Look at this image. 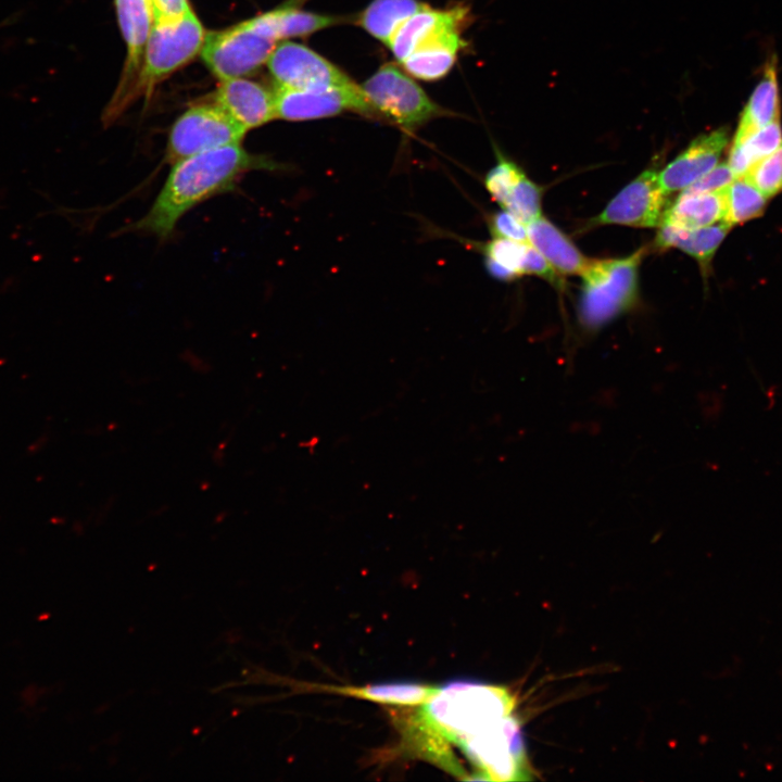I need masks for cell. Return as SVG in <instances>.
Masks as SVG:
<instances>
[{
  "mask_svg": "<svg viewBox=\"0 0 782 782\" xmlns=\"http://www.w3.org/2000/svg\"><path fill=\"white\" fill-rule=\"evenodd\" d=\"M287 166L254 154L241 143L227 144L180 160L172 169L149 211L128 231L168 239L190 210L215 195L234 191L253 171L278 172Z\"/></svg>",
  "mask_w": 782,
  "mask_h": 782,
  "instance_id": "cell-1",
  "label": "cell"
},
{
  "mask_svg": "<svg viewBox=\"0 0 782 782\" xmlns=\"http://www.w3.org/2000/svg\"><path fill=\"white\" fill-rule=\"evenodd\" d=\"M413 720V739L426 757L455 773L459 765L450 745L464 741L513 715L515 699L502 686L453 681L436 688Z\"/></svg>",
  "mask_w": 782,
  "mask_h": 782,
  "instance_id": "cell-2",
  "label": "cell"
},
{
  "mask_svg": "<svg viewBox=\"0 0 782 782\" xmlns=\"http://www.w3.org/2000/svg\"><path fill=\"white\" fill-rule=\"evenodd\" d=\"M646 252L642 247L625 257L589 261L578 302V319L585 332L600 330L634 305Z\"/></svg>",
  "mask_w": 782,
  "mask_h": 782,
  "instance_id": "cell-3",
  "label": "cell"
},
{
  "mask_svg": "<svg viewBox=\"0 0 782 782\" xmlns=\"http://www.w3.org/2000/svg\"><path fill=\"white\" fill-rule=\"evenodd\" d=\"M361 88L377 117L407 131L445 114L406 71L393 63L381 65Z\"/></svg>",
  "mask_w": 782,
  "mask_h": 782,
  "instance_id": "cell-4",
  "label": "cell"
},
{
  "mask_svg": "<svg viewBox=\"0 0 782 782\" xmlns=\"http://www.w3.org/2000/svg\"><path fill=\"white\" fill-rule=\"evenodd\" d=\"M205 34L191 9L175 21H153L136 89L148 93L156 83L192 60L200 53Z\"/></svg>",
  "mask_w": 782,
  "mask_h": 782,
  "instance_id": "cell-5",
  "label": "cell"
},
{
  "mask_svg": "<svg viewBox=\"0 0 782 782\" xmlns=\"http://www.w3.org/2000/svg\"><path fill=\"white\" fill-rule=\"evenodd\" d=\"M276 42L253 17L223 30L206 33L200 53L210 71L224 80L257 71L267 63Z\"/></svg>",
  "mask_w": 782,
  "mask_h": 782,
  "instance_id": "cell-6",
  "label": "cell"
},
{
  "mask_svg": "<svg viewBox=\"0 0 782 782\" xmlns=\"http://www.w3.org/2000/svg\"><path fill=\"white\" fill-rule=\"evenodd\" d=\"M478 769V780L521 781L531 778L519 721L508 716L458 745Z\"/></svg>",
  "mask_w": 782,
  "mask_h": 782,
  "instance_id": "cell-7",
  "label": "cell"
},
{
  "mask_svg": "<svg viewBox=\"0 0 782 782\" xmlns=\"http://www.w3.org/2000/svg\"><path fill=\"white\" fill-rule=\"evenodd\" d=\"M247 131L217 103L193 105L173 124L165 161L174 164L204 151L241 143Z\"/></svg>",
  "mask_w": 782,
  "mask_h": 782,
  "instance_id": "cell-8",
  "label": "cell"
},
{
  "mask_svg": "<svg viewBox=\"0 0 782 782\" xmlns=\"http://www.w3.org/2000/svg\"><path fill=\"white\" fill-rule=\"evenodd\" d=\"M266 64L276 86L283 88L327 90L356 85L324 56L306 46L291 41L276 46Z\"/></svg>",
  "mask_w": 782,
  "mask_h": 782,
  "instance_id": "cell-9",
  "label": "cell"
},
{
  "mask_svg": "<svg viewBox=\"0 0 782 782\" xmlns=\"http://www.w3.org/2000/svg\"><path fill=\"white\" fill-rule=\"evenodd\" d=\"M658 165L642 172L622 188L605 209L588 225H622L630 227L660 226L668 206L667 193L658 184Z\"/></svg>",
  "mask_w": 782,
  "mask_h": 782,
  "instance_id": "cell-10",
  "label": "cell"
},
{
  "mask_svg": "<svg viewBox=\"0 0 782 782\" xmlns=\"http://www.w3.org/2000/svg\"><path fill=\"white\" fill-rule=\"evenodd\" d=\"M276 118L289 122L318 119L354 111L377 117L361 86L327 90H301L276 86Z\"/></svg>",
  "mask_w": 782,
  "mask_h": 782,
  "instance_id": "cell-11",
  "label": "cell"
},
{
  "mask_svg": "<svg viewBox=\"0 0 782 782\" xmlns=\"http://www.w3.org/2000/svg\"><path fill=\"white\" fill-rule=\"evenodd\" d=\"M728 130L718 128L696 137L688 148L658 173L665 193L689 187L717 166L728 144Z\"/></svg>",
  "mask_w": 782,
  "mask_h": 782,
  "instance_id": "cell-12",
  "label": "cell"
},
{
  "mask_svg": "<svg viewBox=\"0 0 782 782\" xmlns=\"http://www.w3.org/2000/svg\"><path fill=\"white\" fill-rule=\"evenodd\" d=\"M119 27L127 46V59L119 96L114 100L111 113L112 118L118 114L125 103L127 91L134 87V79H138L144 48L153 24V14L150 0H115Z\"/></svg>",
  "mask_w": 782,
  "mask_h": 782,
  "instance_id": "cell-13",
  "label": "cell"
},
{
  "mask_svg": "<svg viewBox=\"0 0 782 782\" xmlns=\"http://www.w3.org/2000/svg\"><path fill=\"white\" fill-rule=\"evenodd\" d=\"M468 18L454 21L437 30L401 63L413 77L438 80L453 67L458 52L467 45L462 29Z\"/></svg>",
  "mask_w": 782,
  "mask_h": 782,
  "instance_id": "cell-14",
  "label": "cell"
},
{
  "mask_svg": "<svg viewBox=\"0 0 782 782\" xmlns=\"http://www.w3.org/2000/svg\"><path fill=\"white\" fill-rule=\"evenodd\" d=\"M215 103L247 130L276 118L274 92L243 77L220 80Z\"/></svg>",
  "mask_w": 782,
  "mask_h": 782,
  "instance_id": "cell-15",
  "label": "cell"
},
{
  "mask_svg": "<svg viewBox=\"0 0 782 782\" xmlns=\"http://www.w3.org/2000/svg\"><path fill=\"white\" fill-rule=\"evenodd\" d=\"M527 230L529 243L558 274L581 276L590 260L555 225L541 215L527 225Z\"/></svg>",
  "mask_w": 782,
  "mask_h": 782,
  "instance_id": "cell-16",
  "label": "cell"
},
{
  "mask_svg": "<svg viewBox=\"0 0 782 782\" xmlns=\"http://www.w3.org/2000/svg\"><path fill=\"white\" fill-rule=\"evenodd\" d=\"M730 228L731 226L726 222L698 228L660 225L655 245L658 249L677 248L695 258L703 272H707Z\"/></svg>",
  "mask_w": 782,
  "mask_h": 782,
  "instance_id": "cell-17",
  "label": "cell"
},
{
  "mask_svg": "<svg viewBox=\"0 0 782 782\" xmlns=\"http://www.w3.org/2000/svg\"><path fill=\"white\" fill-rule=\"evenodd\" d=\"M468 13V8L463 5L439 10L426 4L400 26L388 46L401 63L437 30L454 21L467 18Z\"/></svg>",
  "mask_w": 782,
  "mask_h": 782,
  "instance_id": "cell-18",
  "label": "cell"
},
{
  "mask_svg": "<svg viewBox=\"0 0 782 782\" xmlns=\"http://www.w3.org/2000/svg\"><path fill=\"white\" fill-rule=\"evenodd\" d=\"M777 62L770 60L739 121L733 141H741L756 130L780 119V96Z\"/></svg>",
  "mask_w": 782,
  "mask_h": 782,
  "instance_id": "cell-19",
  "label": "cell"
},
{
  "mask_svg": "<svg viewBox=\"0 0 782 782\" xmlns=\"http://www.w3.org/2000/svg\"><path fill=\"white\" fill-rule=\"evenodd\" d=\"M726 214L724 189L718 192L682 194L668 204L661 225L698 228L723 222Z\"/></svg>",
  "mask_w": 782,
  "mask_h": 782,
  "instance_id": "cell-20",
  "label": "cell"
},
{
  "mask_svg": "<svg viewBox=\"0 0 782 782\" xmlns=\"http://www.w3.org/2000/svg\"><path fill=\"white\" fill-rule=\"evenodd\" d=\"M257 24L276 40L302 37L345 22L344 17L318 14L285 7L254 17Z\"/></svg>",
  "mask_w": 782,
  "mask_h": 782,
  "instance_id": "cell-21",
  "label": "cell"
},
{
  "mask_svg": "<svg viewBox=\"0 0 782 782\" xmlns=\"http://www.w3.org/2000/svg\"><path fill=\"white\" fill-rule=\"evenodd\" d=\"M425 5L418 0H373L357 23L374 38L389 45L400 26Z\"/></svg>",
  "mask_w": 782,
  "mask_h": 782,
  "instance_id": "cell-22",
  "label": "cell"
},
{
  "mask_svg": "<svg viewBox=\"0 0 782 782\" xmlns=\"http://www.w3.org/2000/svg\"><path fill=\"white\" fill-rule=\"evenodd\" d=\"M782 146L780 119L756 130L741 141H733L728 165L736 178L744 177L749 168L762 157Z\"/></svg>",
  "mask_w": 782,
  "mask_h": 782,
  "instance_id": "cell-23",
  "label": "cell"
},
{
  "mask_svg": "<svg viewBox=\"0 0 782 782\" xmlns=\"http://www.w3.org/2000/svg\"><path fill=\"white\" fill-rule=\"evenodd\" d=\"M436 688L411 682H390L362 688H341L338 692L376 703L403 706L424 704Z\"/></svg>",
  "mask_w": 782,
  "mask_h": 782,
  "instance_id": "cell-24",
  "label": "cell"
},
{
  "mask_svg": "<svg viewBox=\"0 0 782 782\" xmlns=\"http://www.w3.org/2000/svg\"><path fill=\"white\" fill-rule=\"evenodd\" d=\"M726 214L723 222L731 227L761 216L767 198L744 177L735 178L724 189Z\"/></svg>",
  "mask_w": 782,
  "mask_h": 782,
  "instance_id": "cell-25",
  "label": "cell"
},
{
  "mask_svg": "<svg viewBox=\"0 0 782 782\" xmlns=\"http://www.w3.org/2000/svg\"><path fill=\"white\" fill-rule=\"evenodd\" d=\"M541 188L524 175L502 207L528 225L541 216Z\"/></svg>",
  "mask_w": 782,
  "mask_h": 782,
  "instance_id": "cell-26",
  "label": "cell"
},
{
  "mask_svg": "<svg viewBox=\"0 0 782 782\" xmlns=\"http://www.w3.org/2000/svg\"><path fill=\"white\" fill-rule=\"evenodd\" d=\"M744 178L767 199L782 192V146L757 161Z\"/></svg>",
  "mask_w": 782,
  "mask_h": 782,
  "instance_id": "cell-27",
  "label": "cell"
},
{
  "mask_svg": "<svg viewBox=\"0 0 782 782\" xmlns=\"http://www.w3.org/2000/svg\"><path fill=\"white\" fill-rule=\"evenodd\" d=\"M524 175L514 162L499 154L496 164L485 176L484 185L493 200L502 206Z\"/></svg>",
  "mask_w": 782,
  "mask_h": 782,
  "instance_id": "cell-28",
  "label": "cell"
},
{
  "mask_svg": "<svg viewBox=\"0 0 782 782\" xmlns=\"http://www.w3.org/2000/svg\"><path fill=\"white\" fill-rule=\"evenodd\" d=\"M528 244L505 238H493L484 247L485 258L497 263L518 278L522 276L521 267Z\"/></svg>",
  "mask_w": 782,
  "mask_h": 782,
  "instance_id": "cell-29",
  "label": "cell"
},
{
  "mask_svg": "<svg viewBox=\"0 0 782 782\" xmlns=\"http://www.w3.org/2000/svg\"><path fill=\"white\" fill-rule=\"evenodd\" d=\"M736 177L728 164H720L698 180L684 188L682 194H699L718 192L726 189Z\"/></svg>",
  "mask_w": 782,
  "mask_h": 782,
  "instance_id": "cell-30",
  "label": "cell"
},
{
  "mask_svg": "<svg viewBox=\"0 0 782 782\" xmlns=\"http://www.w3.org/2000/svg\"><path fill=\"white\" fill-rule=\"evenodd\" d=\"M490 230L494 238H505L521 243H529L527 225L506 210L496 212L491 217Z\"/></svg>",
  "mask_w": 782,
  "mask_h": 782,
  "instance_id": "cell-31",
  "label": "cell"
},
{
  "mask_svg": "<svg viewBox=\"0 0 782 782\" xmlns=\"http://www.w3.org/2000/svg\"><path fill=\"white\" fill-rule=\"evenodd\" d=\"M521 274L539 276L556 286H558L560 281L559 274L531 244L527 247Z\"/></svg>",
  "mask_w": 782,
  "mask_h": 782,
  "instance_id": "cell-32",
  "label": "cell"
},
{
  "mask_svg": "<svg viewBox=\"0 0 782 782\" xmlns=\"http://www.w3.org/2000/svg\"><path fill=\"white\" fill-rule=\"evenodd\" d=\"M150 3L155 22L178 20L191 9L187 0H150Z\"/></svg>",
  "mask_w": 782,
  "mask_h": 782,
  "instance_id": "cell-33",
  "label": "cell"
}]
</instances>
